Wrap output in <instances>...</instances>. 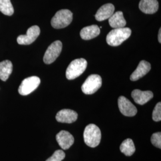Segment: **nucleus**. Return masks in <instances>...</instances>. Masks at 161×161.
<instances>
[{
    "label": "nucleus",
    "instance_id": "nucleus-1",
    "mask_svg": "<svg viewBox=\"0 0 161 161\" xmlns=\"http://www.w3.org/2000/svg\"><path fill=\"white\" fill-rule=\"evenodd\" d=\"M131 34V30L129 28H115L112 30L106 36V42L111 46H120L127 40Z\"/></svg>",
    "mask_w": 161,
    "mask_h": 161
},
{
    "label": "nucleus",
    "instance_id": "nucleus-2",
    "mask_svg": "<svg viewBox=\"0 0 161 161\" xmlns=\"http://www.w3.org/2000/svg\"><path fill=\"white\" fill-rule=\"evenodd\" d=\"M102 134L100 130L95 124L87 125L84 132V139L86 144L91 147H96L100 143Z\"/></svg>",
    "mask_w": 161,
    "mask_h": 161
},
{
    "label": "nucleus",
    "instance_id": "nucleus-3",
    "mask_svg": "<svg viewBox=\"0 0 161 161\" xmlns=\"http://www.w3.org/2000/svg\"><path fill=\"white\" fill-rule=\"evenodd\" d=\"M72 19V13L68 9H63L56 12L52 18L51 24L55 29H62L69 25Z\"/></svg>",
    "mask_w": 161,
    "mask_h": 161
},
{
    "label": "nucleus",
    "instance_id": "nucleus-4",
    "mask_svg": "<svg viewBox=\"0 0 161 161\" xmlns=\"http://www.w3.org/2000/svg\"><path fill=\"white\" fill-rule=\"evenodd\" d=\"M87 67V62L84 58H77L69 64L66 72V76L69 80H74L84 73Z\"/></svg>",
    "mask_w": 161,
    "mask_h": 161
},
{
    "label": "nucleus",
    "instance_id": "nucleus-5",
    "mask_svg": "<svg viewBox=\"0 0 161 161\" xmlns=\"http://www.w3.org/2000/svg\"><path fill=\"white\" fill-rule=\"evenodd\" d=\"M102 80L100 75H90L81 86L82 92L86 94H92L102 86Z\"/></svg>",
    "mask_w": 161,
    "mask_h": 161
},
{
    "label": "nucleus",
    "instance_id": "nucleus-6",
    "mask_svg": "<svg viewBox=\"0 0 161 161\" xmlns=\"http://www.w3.org/2000/svg\"><path fill=\"white\" fill-rule=\"evenodd\" d=\"M40 82V79L38 76H33L25 78L19 87V93L22 96H27L35 90Z\"/></svg>",
    "mask_w": 161,
    "mask_h": 161
},
{
    "label": "nucleus",
    "instance_id": "nucleus-7",
    "mask_svg": "<svg viewBox=\"0 0 161 161\" xmlns=\"http://www.w3.org/2000/svg\"><path fill=\"white\" fill-rule=\"evenodd\" d=\"M62 50V43L60 41H56L48 47L43 58L44 62L49 64L54 62L59 56Z\"/></svg>",
    "mask_w": 161,
    "mask_h": 161
},
{
    "label": "nucleus",
    "instance_id": "nucleus-8",
    "mask_svg": "<svg viewBox=\"0 0 161 161\" xmlns=\"http://www.w3.org/2000/svg\"><path fill=\"white\" fill-rule=\"evenodd\" d=\"M40 34V28L34 25L28 29L26 34L20 35L17 38V43L20 45H29L33 43Z\"/></svg>",
    "mask_w": 161,
    "mask_h": 161
},
{
    "label": "nucleus",
    "instance_id": "nucleus-9",
    "mask_svg": "<svg viewBox=\"0 0 161 161\" xmlns=\"http://www.w3.org/2000/svg\"><path fill=\"white\" fill-rule=\"evenodd\" d=\"M118 107L121 114L126 116H134L137 112L136 106L124 96H120L118 98Z\"/></svg>",
    "mask_w": 161,
    "mask_h": 161
},
{
    "label": "nucleus",
    "instance_id": "nucleus-10",
    "mask_svg": "<svg viewBox=\"0 0 161 161\" xmlns=\"http://www.w3.org/2000/svg\"><path fill=\"white\" fill-rule=\"evenodd\" d=\"M56 140L58 144L64 150L69 149L74 143L73 136L66 131H61L56 135Z\"/></svg>",
    "mask_w": 161,
    "mask_h": 161
},
{
    "label": "nucleus",
    "instance_id": "nucleus-11",
    "mask_svg": "<svg viewBox=\"0 0 161 161\" xmlns=\"http://www.w3.org/2000/svg\"><path fill=\"white\" fill-rule=\"evenodd\" d=\"M78 114L72 110L63 109L60 110L56 116V120L62 123L71 124L76 121Z\"/></svg>",
    "mask_w": 161,
    "mask_h": 161
},
{
    "label": "nucleus",
    "instance_id": "nucleus-12",
    "mask_svg": "<svg viewBox=\"0 0 161 161\" xmlns=\"http://www.w3.org/2000/svg\"><path fill=\"white\" fill-rule=\"evenodd\" d=\"M131 97L136 103L143 105L153 97V94L150 91L143 92L136 89L132 91Z\"/></svg>",
    "mask_w": 161,
    "mask_h": 161
},
{
    "label": "nucleus",
    "instance_id": "nucleus-13",
    "mask_svg": "<svg viewBox=\"0 0 161 161\" xmlns=\"http://www.w3.org/2000/svg\"><path fill=\"white\" fill-rule=\"evenodd\" d=\"M150 69L151 66L149 62L145 60H142L138 64L137 68L130 76V80L132 81L138 80L146 75L150 70Z\"/></svg>",
    "mask_w": 161,
    "mask_h": 161
},
{
    "label": "nucleus",
    "instance_id": "nucleus-14",
    "mask_svg": "<svg viewBox=\"0 0 161 161\" xmlns=\"http://www.w3.org/2000/svg\"><path fill=\"white\" fill-rule=\"evenodd\" d=\"M115 12V7L111 4L108 3L100 7L95 15L96 19L98 21H103L109 19Z\"/></svg>",
    "mask_w": 161,
    "mask_h": 161
},
{
    "label": "nucleus",
    "instance_id": "nucleus-15",
    "mask_svg": "<svg viewBox=\"0 0 161 161\" xmlns=\"http://www.w3.org/2000/svg\"><path fill=\"white\" fill-rule=\"evenodd\" d=\"M139 9L145 14H154L159 9V3L157 0H141Z\"/></svg>",
    "mask_w": 161,
    "mask_h": 161
},
{
    "label": "nucleus",
    "instance_id": "nucleus-16",
    "mask_svg": "<svg viewBox=\"0 0 161 161\" xmlns=\"http://www.w3.org/2000/svg\"><path fill=\"white\" fill-rule=\"evenodd\" d=\"M100 33V29L97 25H93L86 26L81 29L80 36L84 40H90L97 37Z\"/></svg>",
    "mask_w": 161,
    "mask_h": 161
},
{
    "label": "nucleus",
    "instance_id": "nucleus-17",
    "mask_svg": "<svg viewBox=\"0 0 161 161\" xmlns=\"http://www.w3.org/2000/svg\"><path fill=\"white\" fill-rule=\"evenodd\" d=\"M110 26L113 28H121L125 26L127 22L124 17L123 13L120 11L115 12L109 18Z\"/></svg>",
    "mask_w": 161,
    "mask_h": 161
},
{
    "label": "nucleus",
    "instance_id": "nucleus-18",
    "mask_svg": "<svg viewBox=\"0 0 161 161\" xmlns=\"http://www.w3.org/2000/svg\"><path fill=\"white\" fill-rule=\"evenodd\" d=\"M13 71V64L12 62L8 60L0 62V79L6 81Z\"/></svg>",
    "mask_w": 161,
    "mask_h": 161
},
{
    "label": "nucleus",
    "instance_id": "nucleus-19",
    "mask_svg": "<svg viewBox=\"0 0 161 161\" xmlns=\"http://www.w3.org/2000/svg\"><path fill=\"white\" fill-rule=\"evenodd\" d=\"M120 150L127 156L132 155L136 151V147L132 140L130 138L125 140L120 146Z\"/></svg>",
    "mask_w": 161,
    "mask_h": 161
},
{
    "label": "nucleus",
    "instance_id": "nucleus-20",
    "mask_svg": "<svg viewBox=\"0 0 161 161\" xmlns=\"http://www.w3.org/2000/svg\"><path fill=\"white\" fill-rule=\"evenodd\" d=\"M0 12L7 16H12L14 8L10 0H0Z\"/></svg>",
    "mask_w": 161,
    "mask_h": 161
},
{
    "label": "nucleus",
    "instance_id": "nucleus-21",
    "mask_svg": "<svg viewBox=\"0 0 161 161\" xmlns=\"http://www.w3.org/2000/svg\"><path fill=\"white\" fill-rule=\"evenodd\" d=\"M65 158V153L62 150H58L46 161H62Z\"/></svg>",
    "mask_w": 161,
    "mask_h": 161
},
{
    "label": "nucleus",
    "instance_id": "nucleus-22",
    "mask_svg": "<svg viewBox=\"0 0 161 161\" xmlns=\"http://www.w3.org/2000/svg\"><path fill=\"white\" fill-rule=\"evenodd\" d=\"M152 119L156 122H159L161 120V103L159 102L156 104L155 109L152 114Z\"/></svg>",
    "mask_w": 161,
    "mask_h": 161
},
{
    "label": "nucleus",
    "instance_id": "nucleus-23",
    "mask_svg": "<svg viewBox=\"0 0 161 161\" xmlns=\"http://www.w3.org/2000/svg\"><path fill=\"white\" fill-rule=\"evenodd\" d=\"M151 142L153 146L156 147L161 148V132H156L152 134L151 137Z\"/></svg>",
    "mask_w": 161,
    "mask_h": 161
},
{
    "label": "nucleus",
    "instance_id": "nucleus-24",
    "mask_svg": "<svg viewBox=\"0 0 161 161\" xmlns=\"http://www.w3.org/2000/svg\"><path fill=\"white\" fill-rule=\"evenodd\" d=\"M161 29H159V34H158V41H159V42L161 43Z\"/></svg>",
    "mask_w": 161,
    "mask_h": 161
}]
</instances>
